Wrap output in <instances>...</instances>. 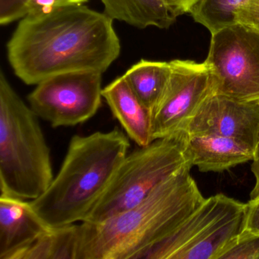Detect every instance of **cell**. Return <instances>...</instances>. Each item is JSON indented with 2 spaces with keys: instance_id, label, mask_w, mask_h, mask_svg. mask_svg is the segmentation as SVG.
<instances>
[{
  "instance_id": "13",
  "label": "cell",
  "mask_w": 259,
  "mask_h": 259,
  "mask_svg": "<svg viewBox=\"0 0 259 259\" xmlns=\"http://www.w3.org/2000/svg\"><path fill=\"white\" fill-rule=\"evenodd\" d=\"M186 154L201 172H222L252 161L254 152L240 142L216 135H187Z\"/></svg>"
},
{
  "instance_id": "2",
  "label": "cell",
  "mask_w": 259,
  "mask_h": 259,
  "mask_svg": "<svg viewBox=\"0 0 259 259\" xmlns=\"http://www.w3.org/2000/svg\"><path fill=\"white\" fill-rule=\"evenodd\" d=\"M190 163L163 180L141 202L101 223L78 224L77 259H140L204 201Z\"/></svg>"
},
{
  "instance_id": "23",
  "label": "cell",
  "mask_w": 259,
  "mask_h": 259,
  "mask_svg": "<svg viewBox=\"0 0 259 259\" xmlns=\"http://www.w3.org/2000/svg\"><path fill=\"white\" fill-rule=\"evenodd\" d=\"M57 2L58 0H31L27 9V15L48 13L57 7Z\"/></svg>"
},
{
  "instance_id": "7",
  "label": "cell",
  "mask_w": 259,
  "mask_h": 259,
  "mask_svg": "<svg viewBox=\"0 0 259 259\" xmlns=\"http://www.w3.org/2000/svg\"><path fill=\"white\" fill-rule=\"evenodd\" d=\"M216 95L259 101V31L236 23L212 34L205 60Z\"/></svg>"
},
{
  "instance_id": "3",
  "label": "cell",
  "mask_w": 259,
  "mask_h": 259,
  "mask_svg": "<svg viewBox=\"0 0 259 259\" xmlns=\"http://www.w3.org/2000/svg\"><path fill=\"white\" fill-rule=\"evenodd\" d=\"M130 138L116 127L107 133L74 136L48 189L29 201L51 228L84 222L128 153Z\"/></svg>"
},
{
  "instance_id": "20",
  "label": "cell",
  "mask_w": 259,
  "mask_h": 259,
  "mask_svg": "<svg viewBox=\"0 0 259 259\" xmlns=\"http://www.w3.org/2000/svg\"><path fill=\"white\" fill-rule=\"evenodd\" d=\"M237 22L259 31V0H248L238 13Z\"/></svg>"
},
{
  "instance_id": "1",
  "label": "cell",
  "mask_w": 259,
  "mask_h": 259,
  "mask_svg": "<svg viewBox=\"0 0 259 259\" xmlns=\"http://www.w3.org/2000/svg\"><path fill=\"white\" fill-rule=\"evenodd\" d=\"M113 21L81 5L27 15L7 44L10 66L28 85L68 72L103 74L120 54Z\"/></svg>"
},
{
  "instance_id": "4",
  "label": "cell",
  "mask_w": 259,
  "mask_h": 259,
  "mask_svg": "<svg viewBox=\"0 0 259 259\" xmlns=\"http://www.w3.org/2000/svg\"><path fill=\"white\" fill-rule=\"evenodd\" d=\"M40 118L0 72V191L18 199L40 197L54 180Z\"/></svg>"
},
{
  "instance_id": "12",
  "label": "cell",
  "mask_w": 259,
  "mask_h": 259,
  "mask_svg": "<svg viewBox=\"0 0 259 259\" xmlns=\"http://www.w3.org/2000/svg\"><path fill=\"white\" fill-rule=\"evenodd\" d=\"M102 96L130 139L139 147L146 146L154 141L152 113L138 98L123 75L103 89Z\"/></svg>"
},
{
  "instance_id": "25",
  "label": "cell",
  "mask_w": 259,
  "mask_h": 259,
  "mask_svg": "<svg viewBox=\"0 0 259 259\" xmlns=\"http://www.w3.org/2000/svg\"><path fill=\"white\" fill-rule=\"evenodd\" d=\"M89 0H58L57 7H66V6L81 5Z\"/></svg>"
},
{
  "instance_id": "5",
  "label": "cell",
  "mask_w": 259,
  "mask_h": 259,
  "mask_svg": "<svg viewBox=\"0 0 259 259\" xmlns=\"http://www.w3.org/2000/svg\"><path fill=\"white\" fill-rule=\"evenodd\" d=\"M186 138L187 133H183L155 139L128 153L84 222H103L134 207L163 180L190 163L185 151Z\"/></svg>"
},
{
  "instance_id": "24",
  "label": "cell",
  "mask_w": 259,
  "mask_h": 259,
  "mask_svg": "<svg viewBox=\"0 0 259 259\" xmlns=\"http://www.w3.org/2000/svg\"><path fill=\"white\" fill-rule=\"evenodd\" d=\"M251 172L254 174L255 183L250 194V199H254L259 198V144L254 151V159L251 164Z\"/></svg>"
},
{
  "instance_id": "6",
  "label": "cell",
  "mask_w": 259,
  "mask_h": 259,
  "mask_svg": "<svg viewBox=\"0 0 259 259\" xmlns=\"http://www.w3.org/2000/svg\"><path fill=\"white\" fill-rule=\"evenodd\" d=\"M246 209V204L224 194L205 198L140 259H221L242 233Z\"/></svg>"
},
{
  "instance_id": "18",
  "label": "cell",
  "mask_w": 259,
  "mask_h": 259,
  "mask_svg": "<svg viewBox=\"0 0 259 259\" xmlns=\"http://www.w3.org/2000/svg\"><path fill=\"white\" fill-rule=\"evenodd\" d=\"M221 259H259V235L242 231Z\"/></svg>"
},
{
  "instance_id": "10",
  "label": "cell",
  "mask_w": 259,
  "mask_h": 259,
  "mask_svg": "<svg viewBox=\"0 0 259 259\" xmlns=\"http://www.w3.org/2000/svg\"><path fill=\"white\" fill-rule=\"evenodd\" d=\"M186 133L230 138L254 152L259 144V101L212 95L195 115Z\"/></svg>"
},
{
  "instance_id": "11",
  "label": "cell",
  "mask_w": 259,
  "mask_h": 259,
  "mask_svg": "<svg viewBox=\"0 0 259 259\" xmlns=\"http://www.w3.org/2000/svg\"><path fill=\"white\" fill-rule=\"evenodd\" d=\"M51 229L29 201L0 195V259H19Z\"/></svg>"
},
{
  "instance_id": "15",
  "label": "cell",
  "mask_w": 259,
  "mask_h": 259,
  "mask_svg": "<svg viewBox=\"0 0 259 259\" xmlns=\"http://www.w3.org/2000/svg\"><path fill=\"white\" fill-rule=\"evenodd\" d=\"M170 74L169 62L142 60L130 67L123 76L138 98L152 113L164 95Z\"/></svg>"
},
{
  "instance_id": "22",
  "label": "cell",
  "mask_w": 259,
  "mask_h": 259,
  "mask_svg": "<svg viewBox=\"0 0 259 259\" xmlns=\"http://www.w3.org/2000/svg\"><path fill=\"white\" fill-rule=\"evenodd\" d=\"M198 0H164L169 11L176 18L189 13Z\"/></svg>"
},
{
  "instance_id": "16",
  "label": "cell",
  "mask_w": 259,
  "mask_h": 259,
  "mask_svg": "<svg viewBox=\"0 0 259 259\" xmlns=\"http://www.w3.org/2000/svg\"><path fill=\"white\" fill-rule=\"evenodd\" d=\"M78 237L77 224L51 228L30 245L19 259H77Z\"/></svg>"
},
{
  "instance_id": "9",
  "label": "cell",
  "mask_w": 259,
  "mask_h": 259,
  "mask_svg": "<svg viewBox=\"0 0 259 259\" xmlns=\"http://www.w3.org/2000/svg\"><path fill=\"white\" fill-rule=\"evenodd\" d=\"M169 63V83L152 113L154 140L186 133L204 103L216 95L214 78L205 61L176 60Z\"/></svg>"
},
{
  "instance_id": "17",
  "label": "cell",
  "mask_w": 259,
  "mask_h": 259,
  "mask_svg": "<svg viewBox=\"0 0 259 259\" xmlns=\"http://www.w3.org/2000/svg\"><path fill=\"white\" fill-rule=\"evenodd\" d=\"M248 0H198L191 9L194 20L211 34L238 23L239 10Z\"/></svg>"
},
{
  "instance_id": "21",
  "label": "cell",
  "mask_w": 259,
  "mask_h": 259,
  "mask_svg": "<svg viewBox=\"0 0 259 259\" xmlns=\"http://www.w3.org/2000/svg\"><path fill=\"white\" fill-rule=\"evenodd\" d=\"M246 204L245 225L242 231L259 235V198L250 199Z\"/></svg>"
},
{
  "instance_id": "19",
  "label": "cell",
  "mask_w": 259,
  "mask_h": 259,
  "mask_svg": "<svg viewBox=\"0 0 259 259\" xmlns=\"http://www.w3.org/2000/svg\"><path fill=\"white\" fill-rule=\"evenodd\" d=\"M31 0H0V24L9 25L27 15Z\"/></svg>"
},
{
  "instance_id": "14",
  "label": "cell",
  "mask_w": 259,
  "mask_h": 259,
  "mask_svg": "<svg viewBox=\"0 0 259 259\" xmlns=\"http://www.w3.org/2000/svg\"><path fill=\"white\" fill-rule=\"evenodd\" d=\"M106 14L113 20L125 22L139 29L148 27L168 28L177 18L164 0H101Z\"/></svg>"
},
{
  "instance_id": "8",
  "label": "cell",
  "mask_w": 259,
  "mask_h": 259,
  "mask_svg": "<svg viewBox=\"0 0 259 259\" xmlns=\"http://www.w3.org/2000/svg\"><path fill=\"white\" fill-rule=\"evenodd\" d=\"M102 74L73 72L44 80L28 96L30 107L54 128L75 126L93 117L101 105Z\"/></svg>"
}]
</instances>
